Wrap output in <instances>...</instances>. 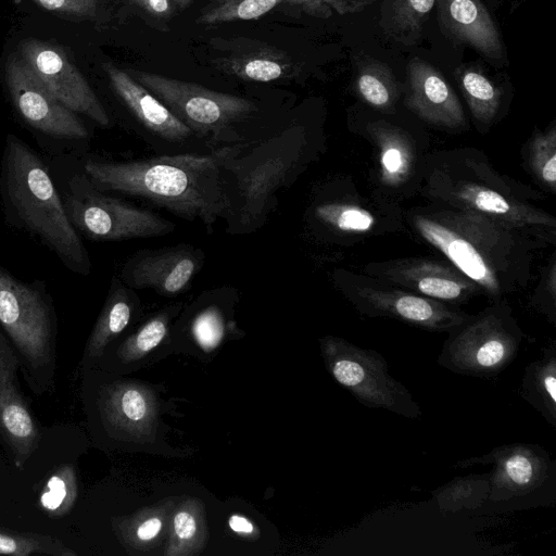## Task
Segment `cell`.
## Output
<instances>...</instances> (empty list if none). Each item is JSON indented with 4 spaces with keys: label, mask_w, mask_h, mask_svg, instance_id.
<instances>
[{
    "label": "cell",
    "mask_w": 556,
    "mask_h": 556,
    "mask_svg": "<svg viewBox=\"0 0 556 556\" xmlns=\"http://www.w3.org/2000/svg\"><path fill=\"white\" fill-rule=\"evenodd\" d=\"M179 307L173 306L156 313L127 337L116 350L118 363L137 368L152 359L154 351L168 338L169 321Z\"/></svg>",
    "instance_id": "cell-24"
},
{
    "label": "cell",
    "mask_w": 556,
    "mask_h": 556,
    "mask_svg": "<svg viewBox=\"0 0 556 556\" xmlns=\"http://www.w3.org/2000/svg\"><path fill=\"white\" fill-rule=\"evenodd\" d=\"M520 394L552 427H556V346L554 343L543 350L540 359L525 367Z\"/></svg>",
    "instance_id": "cell-23"
},
{
    "label": "cell",
    "mask_w": 556,
    "mask_h": 556,
    "mask_svg": "<svg viewBox=\"0 0 556 556\" xmlns=\"http://www.w3.org/2000/svg\"><path fill=\"white\" fill-rule=\"evenodd\" d=\"M378 0H287L293 10L316 17H327L334 10L339 14L356 13Z\"/></svg>",
    "instance_id": "cell-36"
},
{
    "label": "cell",
    "mask_w": 556,
    "mask_h": 556,
    "mask_svg": "<svg viewBox=\"0 0 556 556\" xmlns=\"http://www.w3.org/2000/svg\"><path fill=\"white\" fill-rule=\"evenodd\" d=\"M0 328L28 368L53 365L55 313L41 282H24L0 267Z\"/></svg>",
    "instance_id": "cell-8"
},
{
    "label": "cell",
    "mask_w": 556,
    "mask_h": 556,
    "mask_svg": "<svg viewBox=\"0 0 556 556\" xmlns=\"http://www.w3.org/2000/svg\"><path fill=\"white\" fill-rule=\"evenodd\" d=\"M403 151L394 144H387L382 149L381 165L384 177H397L403 172L406 161Z\"/></svg>",
    "instance_id": "cell-39"
},
{
    "label": "cell",
    "mask_w": 556,
    "mask_h": 556,
    "mask_svg": "<svg viewBox=\"0 0 556 556\" xmlns=\"http://www.w3.org/2000/svg\"><path fill=\"white\" fill-rule=\"evenodd\" d=\"M172 1L180 10L188 8L190 5V3L192 2V0H172Z\"/></svg>",
    "instance_id": "cell-42"
},
{
    "label": "cell",
    "mask_w": 556,
    "mask_h": 556,
    "mask_svg": "<svg viewBox=\"0 0 556 556\" xmlns=\"http://www.w3.org/2000/svg\"><path fill=\"white\" fill-rule=\"evenodd\" d=\"M320 350L329 374L357 402L409 419L421 417L419 404L409 390L389 374L388 363L379 352L333 336L320 339Z\"/></svg>",
    "instance_id": "cell-6"
},
{
    "label": "cell",
    "mask_w": 556,
    "mask_h": 556,
    "mask_svg": "<svg viewBox=\"0 0 556 556\" xmlns=\"http://www.w3.org/2000/svg\"><path fill=\"white\" fill-rule=\"evenodd\" d=\"M7 220L38 238L75 274L91 271L89 254L73 226L48 167L22 139L9 134L0 174Z\"/></svg>",
    "instance_id": "cell-3"
},
{
    "label": "cell",
    "mask_w": 556,
    "mask_h": 556,
    "mask_svg": "<svg viewBox=\"0 0 556 556\" xmlns=\"http://www.w3.org/2000/svg\"><path fill=\"white\" fill-rule=\"evenodd\" d=\"M315 214L320 222L342 232H365L376 223L369 211L354 204L326 203L317 206Z\"/></svg>",
    "instance_id": "cell-32"
},
{
    "label": "cell",
    "mask_w": 556,
    "mask_h": 556,
    "mask_svg": "<svg viewBox=\"0 0 556 556\" xmlns=\"http://www.w3.org/2000/svg\"><path fill=\"white\" fill-rule=\"evenodd\" d=\"M435 0H387L383 28L395 40L412 45L418 38Z\"/></svg>",
    "instance_id": "cell-28"
},
{
    "label": "cell",
    "mask_w": 556,
    "mask_h": 556,
    "mask_svg": "<svg viewBox=\"0 0 556 556\" xmlns=\"http://www.w3.org/2000/svg\"><path fill=\"white\" fill-rule=\"evenodd\" d=\"M530 164L535 176L547 187L554 189L556 182V131L552 127L539 132L532 140Z\"/></svg>",
    "instance_id": "cell-34"
},
{
    "label": "cell",
    "mask_w": 556,
    "mask_h": 556,
    "mask_svg": "<svg viewBox=\"0 0 556 556\" xmlns=\"http://www.w3.org/2000/svg\"><path fill=\"white\" fill-rule=\"evenodd\" d=\"M456 79L475 119L480 125L489 126L501 106L502 92L498 87L480 70L470 66L458 68Z\"/></svg>",
    "instance_id": "cell-26"
},
{
    "label": "cell",
    "mask_w": 556,
    "mask_h": 556,
    "mask_svg": "<svg viewBox=\"0 0 556 556\" xmlns=\"http://www.w3.org/2000/svg\"><path fill=\"white\" fill-rule=\"evenodd\" d=\"M165 518L160 513L148 511L119 522L118 530L126 545L139 547L156 540L164 527Z\"/></svg>",
    "instance_id": "cell-35"
},
{
    "label": "cell",
    "mask_w": 556,
    "mask_h": 556,
    "mask_svg": "<svg viewBox=\"0 0 556 556\" xmlns=\"http://www.w3.org/2000/svg\"><path fill=\"white\" fill-rule=\"evenodd\" d=\"M78 496L75 468L65 464L58 467L46 481L39 496L42 510L52 518L67 515Z\"/></svg>",
    "instance_id": "cell-29"
},
{
    "label": "cell",
    "mask_w": 556,
    "mask_h": 556,
    "mask_svg": "<svg viewBox=\"0 0 556 556\" xmlns=\"http://www.w3.org/2000/svg\"><path fill=\"white\" fill-rule=\"evenodd\" d=\"M355 89L358 94L381 111H391L399 97V88L391 68L377 60H364L357 68Z\"/></svg>",
    "instance_id": "cell-27"
},
{
    "label": "cell",
    "mask_w": 556,
    "mask_h": 556,
    "mask_svg": "<svg viewBox=\"0 0 556 556\" xmlns=\"http://www.w3.org/2000/svg\"><path fill=\"white\" fill-rule=\"evenodd\" d=\"M237 148L210 155H162L126 162L88 160L83 174L101 191L149 201L174 215L211 227L230 208L224 168Z\"/></svg>",
    "instance_id": "cell-1"
},
{
    "label": "cell",
    "mask_w": 556,
    "mask_h": 556,
    "mask_svg": "<svg viewBox=\"0 0 556 556\" xmlns=\"http://www.w3.org/2000/svg\"><path fill=\"white\" fill-rule=\"evenodd\" d=\"M20 51L24 62L62 104L102 127L110 125V117L96 92L60 47L26 39L21 42Z\"/></svg>",
    "instance_id": "cell-12"
},
{
    "label": "cell",
    "mask_w": 556,
    "mask_h": 556,
    "mask_svg": "<svg viewBox=\"0 0 556 556\" xmlns=\"http://www.w3.org/2000/svg\"><path fill=\"white\" fill-rule=\"evenodd\" d=\"M491 465L489 472L491 502H507L539 490L549 478L552 459L539 444L510 443L492 448L489 453L458 460L457 469Z\"/></svg>",
    "instance_id": "cell-11"
},
{
    "label": "cell",
    "mask_w": 556,
    "mask_h": 556,
    "mask_svg": "<svg viewBox=\"0 0 556 556\" xmlns=\"http://www.w3.org/2000/svg\"><path fill=\"white\" fill-rule=\"evenodd\" d=\"M152 392L134 381H119L108 386L101 394L100 410L114 432L127 440H139L148 432L155 418ZM149 433V432H148Z\"/></svg>",
    "instance_id": "cell-20"
},
{
    "label": "cell",
    "mask_w": 556,
    "mask_h": 556,
    "mask_svg": "<svg viewBox=\"0 0 556 556\" xmlns=\"http://www.w3.org/2000/svg\"><path fill=\"white\" fill-rule=\"evenodd\" d=\"M63 203L78 233L97 241H123L164 236L175 225L96 188L85 174L74 175Z\"/></svg>",
    "instance_id": "cell-7"
},
{
    "label": "cell",
    "mask_w": 556,
    "mask_h": 556,
    "mask_svg": "<svg viewBox=\"0 0 556 556\" xmlns=\"http://www.w3.org/2000/svg\"><path fill=\"white\" fill-rule=\"evenodd\" d=\"M4 76L12 102L29 126L61 140L89 138L77 113L62 104L22 58L8 59Z\"/></svg>",
    "instance_id": "cell-10"
},
{
    "label": "cell",
    "mask_w": 556,
    "mask_h": 556,
    "mask_svg": "<svg viewBox=\"0 0 556 556\" xmlns=\"http://www.w3.org/2000/svg\"><path fill=\"white\" fill-rule=\"evenodd\" d=\"M204 526L195 511V504H184L177 509L172 519L173 549L167 554H191L194 547L203 541Z\"/></svg>",
    "instance_id": "cell-33"
},
{
    "label": "cell",
    "mask_w": 556,
    "mask_h": 556,
    "mask_svg": "<svg viewBox=\"0 0 556 556\" xmlns=\"http://www.w3.org/2000/svg\"><path fill=\"white\" fill-rule=\"evenodd\" d=\"M287 0H226L215 2L198 22L203 25H215L235 21L256 20L265 15Z\"/></svg>",
    "instance_id": "cell-30"
},
{
    "label": "cell",
    "mask_w": 556,
    "mask_h": 556,
    "mask_svg": "<svg viewBox=\"0 0 556 556\" xmlns=\"http://www.w3.org/2000/svg\"><path fill=\"white\" fill-rule=\"evenodd\" d=\"M136 296L119 278L114 277L103 308L85 349V359L100 357L105 348L129 325Z\"/></svg>",
    "instance_id": "cell-21"
},
{
    "label": "cell",
    "mask_w": 556,
    "mask_h": 556,
    "mask_svg": "<svg viewBox=\"0 0 556 556\" xmlns=\"http://www.w3.org/2000/svg\"><path fill=\"white\" fill-rule=\"evenodd\" d=\"M438 364L458 375L494 378L516 358L525 332L511 308L496 303L451 329Z\"/></svg>",
    "instance_id": "cell-5"
},
{
    "label": "cell",
    "mask_w": 556,
    "mask_h": 556,
    "mask_svg": "<svg viewBox=\"0 0 556 556\" xmlns=\"http://www.w3.org/2000/svg\"><path fill=\"white\" fill-rule=\"evenodd\" d=\"M413 228L480 291L498 300L531 278L532 238L468 210L431 203L409 214Z\"/></svg>",
    "instance_id": "cell-2"
},
{
    "label": "cell",
    "mask_w": 556,
    "mask_h": 556,
    "mask_svg": "<svg viewBox=\"0 0 556 556\" xmlns=\"http://www.w3.org/2000/svg\"><path fill=\"white\" fill-rule=\"evenodd\" d=\"M148 14L157 18L168 17L172 14L170 0H130Z\"/></svg>",
    "instance_id": "cell-40"
},
{
    "label": "cell",
    "mask_w": 556,
    "mask_h": 556,
    "mask_svg": "<svg viewBox=\"0 0 556 556\" xmlns=\"http://www.w3.org/2000/svg\"><path fill=\"white\" fill-rule=\"evenodd\" d=\"M220 1H226V0H215V2H220Z\"/></svg>",
    "instance_id": "cell-43"
},
{
    "label": "cell",
    "mask_w": 556,
    "mask_h": 556,
    "mask_svg": "<svg viewBox=\"0 0 556 556\" xmlns=\"http://www.w3.org/2000/svg\"><path fill=\"white\" fill-rule=\"evenodd\" d=\"M405 105L431 124L459 128L466 124L462 104L445 77L420 58L406 67Z\"/></svg>",
    "instance_id": "cell-17"
},
{
    "label": "cell",
    "mask_w": 556,
    "mask_h": 556,
    "mask_svg": "<svg viewBox=\"0 0 556 556\" xmlns=\"http://www.w3.org/2000/svg\"><path fill=\"white\" fill-rule=\"evenodd\" d=\"M18 358L0 329V437L16 467H22L39 443L38 427L17 387Z\"/></svg>",
    "instance_id": "cell-16"
},
{
    "label": "cell",
    "mask_w": 556,
    "mask_h": 556,
    "mask_svg": "<svg viewBox=\"0 0 556 556\" xmlns=\"http://www.w3.org/2000/svg\"><path fill=\"white\" fill-rule=\"evenodd\" d=\"M202 255L190 245L141 250L123 266L121 280L130 289L151 288L163 295L187 289L201 265Z\"/></svg>",
    "instance_id": "cell-15"
},
{
    "label": "cell",
    "mask_w": 556,
    "mask_h": 556,
    "mask_svg": "<svg viewBox=\"0 0 556 556\" xmlns=\"http://www.w3.org/2000/svg\"><path fill=\"white\" fill-rule=\"evenodd\" d=\"M379 281L400 286L409 292L441 302L462 303L480 291L477 285L452 264L422 258H405L368 266Z\"/></svg>",
    "instance_id": "cell-14"
},
{
    "label": "cell",
    "mask_w": 556,
    "mask_h": 556,
    "mask_svg": "<svg viewBox=\"0 0 556 556\" xmlns=\"http://www.w3.org/2000/svg\"><path fill=\"white\" fill-rule=\"evenodd\" d=\"M489 473L455 477L432 492L437 508L444 513L476 509L489 501Z\"/></svg>",
    "instance_id": "cell-25"
},
{
    "label": "cell",
    "mask_w": 556,
    "mask_h": 556,
    "mask_svg": "<svg viewBox=\"0 0 556 556\" xmlns=\"http://www.w3.org/2000/svg\"><path fill=\"white\" fill-rule=\"evenodd\" d=\"M219 67L238 78L269 83L291 74L294 64L290 58L275 48L250 43L218 61Z\"/></svg>",
    "instance_id": "cell-22"
},
{
    "label": "cell",
    "mask_w": 556,
    "mask_h": 556,
    "mask_svg": "<svg viewBox=\"0 0 556 556\" xmlns=\"http://www.w3.org/2000/svg\"><path fill=\"white\" fill-rule=\"evenodd\" d=\"M41 8L73 16H91L99 0H33Z\"/></svg>",
    "instance_id": "cell-38"
},
{
    "label": "cell",
    "mask_w": 556,
    "mask_h": 556,
    "mask_svg": "<svg viewBox=\"0 0 556 556\" xmlns=\"http://www.w3.org/2000/svg\"><path fill=\"white\" fill-rule=\"evenodd\" d=\"M424 173V197L431 203L482 214L532 239H548L555 232V219L523 203L478 153H440L427 162Z\"/></svg>",
    "instance_id": "cell-4"
},
{
    "label": "cell",
    "mask_w": 556,
    "mask_h": 556,
    "mask_svg": "<svg viewBox=\"0 0 556 556\" xmlns=\"http://www.w3.org/2000/svg\"><path fill=\"white\" fill-rule=\"evenodd\" d=\"M441 25L456 41L492 61H503L505 48L495 22L481 0H435Z\"/></svg>",
    "instance_id": "cell-18"
},
{
    "label": "cell",
    "mask_w": 556,
    "mask_h": 556,
    "mask_svg": "<svg viewBox=\"0 0 556 556\" xmlns=\"http://www.w3.org/2000/svg\"><path fill=\"white\" fill-rule=\"evenodd\" d=\"M228 526L232 532L242 536H251L255 533L254 525L242 515H231L228 519Z\"/></svg>",
    "instance_id": "cell-41"
},
{
    "label": "cell",
    "mask_w": 556,
    "mask_h": 556,
    "mask_svg": "<svg viewBox=\"0 0 556 556\" xmlns=\"http://www.w3.org/2000/svg\"><path fill=\"white\" fill-rule=\"evenodd\" d=\"M131 77L193 132H216L256 110L255 104L247 99L197 84L144 71H135Z\"/></svg>",
    "instance_id": "cell-9"
},
{
    "label": "cell",
    "mask_w": 556,
    "mask_h": 556,
    "mask_svg": "<svg viewBox=\"0 0 556 556\" xmlns=\"http://www.w3.org/2000/svg\"><path fill=\"white\" fill-rule=\"evenodd\" d=\"M346 294L364 315L391 317L429 331L448 332L469 316L441 301L368 282H356Z\"/></svg>",
    "instance_id": "cell-13"
},
{
    "label": "cell",
    "mask_w": 556,
    "mask_h": 556,
    "mask_svg": "<svg viewBox=\"0 0 556 556\" xmlns=\"http://www.w3.org/2000/svg\"><path fill=\"white\" fill-rule=\"evenodd\" d=\"M103 68L111 86L128 110L149 131L169 142H181L193 131L151 91L112 63Z\"/></svg>",
    "instance_id": "cell-19"
},
{
    "label": "cell",
    "mask_w": 556,
    "mask_h": 556,
    "mask_svg": "<svg viewBox=\"0 0 556 556\" xmlns=\"http://www.w3.org/2000/svg\"><path fill=\"white\" fill-rule=\"evenodd\" d=\"M222 320L215 314H202L194 320L191 333L197 346L204 354L216 349L223 339Z\"/></svg>",
    "instance_id": "cell-37"
},
{
    "label": "cell",
    "mask_w": 556,
    "mask_h": 556,
    "mask_svg": "<svg viewBox=\"0 0 556 556\" xmlns=\"http://www.w3.org/2000/svg\"><path fill=\"white\" fill-rule=\"evenodd\" d=\"M0 554L28 556L34 554L68 556L75 552L61 541L37 533H16L0 531Z\"/></svg>",
    "instance_id": "cell-31"
}]
</instances>
